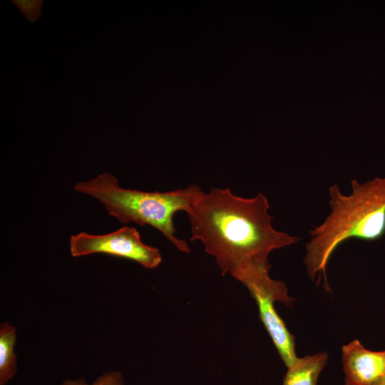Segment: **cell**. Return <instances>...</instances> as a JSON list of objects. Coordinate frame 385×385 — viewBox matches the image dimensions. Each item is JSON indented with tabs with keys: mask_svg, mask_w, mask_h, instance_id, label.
<instances>
[{
	"mask_svg": "<svg viewBox=\"0 0 385 385\" xmlns=\"http://www.w3.org/2000/svg\"><path fill=\"white\" fill-rule=\"evenodd\" d=\"M61 385H125L122 374L118 371H109L98 377L92 384H88L85 379H68Z\"/></svg>",
	"mask_w": 385,
	"mask_h": 385,
	"instance_id": "cell-9",
	"label": "cell"
},
{
	"mask_svg": "<svg viewBox=\"0 0 385 385\" xmlns=\"http://www.w3.org/2000/svg\"><path fill=\"white\" fill-rule=\"evenodd\" d=\"M328 360L326 352L316 353L302 358L287 368L282 385H317L320 373Z\"/></svg>",
	"mask_w": 385,
	"mask_h": 385,
	"instance_id": "cell-7",
	"label": "cell"
},
{
	"mask_svg": "<svg viewBox=\"0 0 385 385\" xmlns=\"http://www.w3.org/2000/svg\"><path fill=\"white\" fill-rule=\"evenodd\" d=\"M16 328L9 322L0 327V385H5L16 373Z\"/></svg>",
	"mask_w": 385,
	"mask_h": 385,
	"instance_id": "cell-8",
	"label": "cell"
},
{
	"mask_svg": "<svg viewBox=\"0 0 385 385\" xmlns=\"http://www.w3.org/2000/svg\"><path fill=\"white\" fill-rule=\"evenodd\" d=\"M19 10L24 14L30 24L34 23L41 14L43 1H11Z\"/></svg>",
	"mask_w": 385,
	"mask_h": 385,
	"instance_id": "cell-10",
	"label": "cell"
},
{
	"mask_svg": "<svg viewBox=\"0 0 385 385\" xmlns=\"http://www.w3.org/2000/svg\"><path fill=\"white\" fill-rule=\"evenodd\" d=\"M73 188L98 200L120 222L149 225L180 251L190 252L187 242L175 236L173 216L178 211L187 212L197 200L202 192L199 186L191 185L168 192L125 189L113 175L104 172L91 180L76 183Z\"/></svg>",
	"mask_w": 385,
	"mask_h": 385,
	"instance_id": "cell-3",
	"label": "cell"
},
{
	"mask_svg": "<svg viewBox=\"0 0 385 385\" xmlns=\"http://www.w3.org/2000/svg\"><path fill=\"white\" fill-rule=\"evenodd\" d=\"M70 252L73 257H81L93 253L129 259L147 269L157 268L162 262L160 250L145 245L135 227L124 226L105 235H91L81 232L69 240Z\"/></svg>",
	"mask_w": 385,
	"mask_h": 385,
	"instance_id": "cell-4",
	"label": "cell"
},
{
	"mask_svg": "<svg viewBox=\"0 0 385 385\" xmlns=\"http://www.w3.org/2000/svg\"><path fill=\"white\" fill-rule=\"evenodd\" d=\"M266 196H237L228 188L212 187L202 192L186 212L190 241L199 240L214 257L222 274L242 282L250 272L270 270V253L299 241L276 230Z\"/></svg>",
	"mask_w": 385,
	"mask_h": 385,
	"instance_id": "cell-1",
	"label": "cell"
},
{
	"mask_svg": "<svg viewBox=\"0 0 385 385\" xmlns=\"http://www.w3.org/2000/svg\"><path fill=\"white\" fill-rule=\"evenodd\" d=\"M258 307L260 318L270 336L277 351L288 368L298 358L295 354L294 337L288 331L285 323L276 312L275 299L260 290L250 292Z\"/></svg>",
	"mask_w": 385,
	"mask_h": 385,
	"instance_id": "cell-6",
	"label": "cell"
},
{
	"mask_svg": "<svg viewBox=\"0 0 385 385\" xmlns=\"http://www.w3.org/2000/svg\"><path fill=\"white\" fill-rule=\"evenodd\" d=\"M345 195L337 185L329 188L331 212L324 221L309 231L304 262L309 277L327 279V265L335 250L349 239L374 241L385 233V177L364 183L351 180Z\"/></svg>",
	"mask_w": 385,
	"mask_h": 385,
	"instance_id": "cell-2",
	"label": "cell"
},
{
	"mask_svg": "<svg viewBox=\"0 0 385 385\" xmlns=\"http://www.w3.org/2000/svg\"><path fill=\"white\" fill-rule=\"evenodd\" d=\"M376 385H385V379H383L381 382H379L378 384Z\"/></svg>",
	"mask_w": 385,
	"mask_h": 385,
	"instance_id": "cell-11",
	"label": "cell"
},
{
	"mask_svg": "<svg viewBox=\"0 0 385 385\" xmlns=\"http://www.w3.org/2000/svg\"><path fill=\"white\" fill-rule=\"evenodd\" d=\"M344 385H376L385 379V350L366 349L354 339L342 347Z\"/></svg>",
	"mask_w": 385,
	"mask_h": 385,
	"instance_id": "cell-5",
	"label": "cell"
}]
</instances>
